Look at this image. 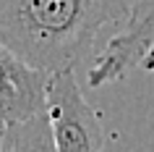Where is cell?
I'll return each mask as SVG.
<instances>
[{
    "label": "cell",
    "instance_id": "6da1fadb",
    "mask_svg": "<svg viewBox=\"0 0 154 152\" xmlns=\"http://www.w3.org/2000/svg\"><path fill=\"white\" fill-rule=\"evenodd\" d=\"M131 0H0V42L45 73L79 68Z\"/></svg>",
    "mask_w": 154,
    "mask_h": 152
},
{
    "label": "cell",
    "instance_id": "7a4b0ae2",
    "mask_svg": "<svg viewBox=\"0 0 154 152\" xmlns=\"http://www.w3.org/2000/svg\"><path fill=\"white\" fill-rule=\"evenodd\" d=\"M45 110L55 139V152H105L102 118L84 100L73 68L50 73Z\"/></svg>",
    "mask_w": 154,
    "mask_h": 152
},
{
    "label": "cell",
    "instance_id": "3957f363",
    "mask_svg": "<svg viewBox=\"0 0 154 152\" xmlns=\"http://www.w3.org/2000/svg\"><path fill=\"white\" fill-rule=\"evenodd\" d=\"M50 73L29 66L0 42V121H21L45 110Z\"/></svg>",
    "mask_w": 154,
    "mask_h": 152
},
{
    "label": "cell",
    "instance_id": "277c9868",
    "mask_svg": "<svg viewBox=\"0 0 154 152\" xmlns=\"http://www.w3.org/2000/svg\"><path fill=\"white\" fill-rule=\"evenodd\" d=\"M0 152H55L47 110L5 123L0 136Z\"/></svg>",
    "mask_w": 154,
    "mask_h": 152
},
{
    "label": "cell",
    "instance_id": "5b68a950",
    "mask_svg": "<svg viewBox=\"0 0 154 152\" xmlns=\"http://www.w3.org/2000/svg\"><path fill=\"white\" fill-rule=\"evenodd\" d=\"M3 128H5V121H0V136H3Z\"/></svg>",
    "mask_w": 154,
    "mask_h": 152
}]
</instances>
